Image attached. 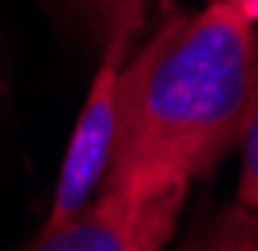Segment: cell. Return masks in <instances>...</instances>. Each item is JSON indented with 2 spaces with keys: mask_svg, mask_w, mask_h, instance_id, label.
Instances as JSON below:
<instances>
[{
  "mask_svg": "<svg viewBox=\"0 0 258 251\" xmlns=\"http://www.w3.org/2000/svg\"><path fill=\"white\" fill-rule=\"evenodd\" d=\"M258 67L255 21L223 4L171 14L122 70L105 185L154 192L210 174L241 140Z\"/></svg>",
  "mask_w": 258,
  "mask_h": 251,
  "instance_id": "6da1fadb",
  "label": "cell"
},
{
  "mask_svg": "<svg viewBox=\"0 0 258 251\" xmlns=\"http://www.w3.org/2000/svg\"><path fill=\"white\" fill-rule=\"evenodd\" d=\"M143 7H147V0H119L101 32V59H98V70L84 94L74 133H70L42 230H52L63 220H70L105 185V174L115 154L119 119H122V70L133 52V35L143 21Z\"/></svg>",
  "mask_w": 258,
  "mask_h": 251,
  "instance_id": "7a4b0ae2",
  "label": "cell"
},
{
  "mask_svg": "<svg viewBox=\"0 0 258 251\" xmlns=\"http://www.w3.org/2000/svg\"><path fill=\"white\" fill-rule=\"evenodd\" d=\"M188 185L133 192L101 185L59 227L35 234L39 251H161L174 234Z\"/></svg>",
  "mask_w": 258,
  "mask_h": 251,
  "instance_id": "3957f363",
  "label": "cell"
},
{
  "mask_svg": "<svg viewBox=\"0 0 258 251\" xmlns=\"http://www.w3.org/2000/svg\"><path fill=\"white\" fill-rule=\"evenodd\" d=\"M192 248H258V209L244 203L227 206L213 227L192 241Z\"/></svg>",
  "mask_w": 258,
  "mask_h": 251,
  "instance_id": "277c9868",
  "label": "cell"
},
{
  "mask_svg": "<svg viewBox=\"0 0 258 251\" xmlns=\"http://www.w3.org/2000/svg\"><path fill=\"white\" fill-rule=\"evenodd\" d=\"M241 185H237V203L258 209V67H255V84H251V101L248 115L241 126Z\"/></svg>",
  "mask_w": 258,
  "mask_h": 251,
  "instance_id": "5b68a950",
  "label": "cell"
},
{
  "mask_svg": "<svg viewBox=\"0 0 258 251\" xmlns=\"http://www.w3.org/2000/svg\"><path fill=\"white\" fill-rule=\"evenodd\" d=\"M49 4L67 21L84 25L94 39H101V32H105V25H108V18H112V11H115L119 0H49Z\"/></svg>",
  "mask_w": 258,
  "mask_h": 251,
  "instance_id": "8992f818",
  "label": "cell"
},
{
  "mask_svg": "<svg viewBox=\"0 0 258 251\" xmlns=\"http://www.w3.org/2000/svg\"><path fill=\"white\" fill-rule=\"evenodd\" d=\"M213 4H223V7L237 11L241 18H248V21H255V25H258V0H213Z\"/></svg>",
  "mask_w": 258,
  "mask_h": 251,
  "instance_id": "52a82bcc",
  "label": "cell"
}]
</instances>
